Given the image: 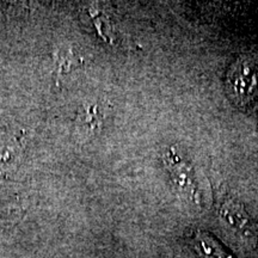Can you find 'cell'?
I'll return each instance as SVG.
<instances>
[{"mask_svg":"<svg viewBox=\"0 0 258 258\" xmlns=\"http://www.w3.org/2000/svg\"><path fill=\"white\" fill-rule=\"evenodd\" d=\"M228 95L239 105L258 97V56L245 55L233 63L227 76Z\"/></svg>","mask_w":258,"mask_h":258,"instance_id":"6da1fadb","label":"cell"},{"mask_svg":"<svg viewBox=\"0 0 258 258\" xmlns=\"http://www.w3.org/2000/svg\"><path fill=\"white\" fill-rule=\"evenodd\" d=\"M164 161L172 176L173 183L179 191L190 201L200 205L201 194L199 190L195 171L188 159L182 157L177 147H170L164 156Z\"/></svg>","mask_w":258,"mask_h":258,"instance_id":"7a4b0ae2","label":"cell"},{"mask_svg":"<svg viewBox=\"0 0 258 258\" xmlns=\"http://www.w3.org/2000/svg\"><path fill=\"white\" fill-rule=\"evenodd\" d=\"M220 215L222 220L245 240L252 241L256 239V231L252 221L239 203L233 200H226L220 206Z\"/></svg>","mask_w":258,"mask_h":258,"instance_id":"3957f363","label":"cell"},{"mask_svg":"<svg viewBox=\"0 0 258 258\" xmlns=\"http://www.w3.org/2000/svg\"><path fill=\"white\" fill-rule=\"evenodd\" d=\"M194 241L196 251L202 258H235L233 253L207 232L196 231Z\"/></svg>","mask_w":258,"mask_h":258,"instance_id":"277c9868","label":"cell"}]
</instances>
